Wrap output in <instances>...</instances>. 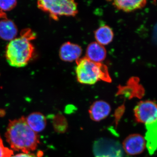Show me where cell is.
<instances>
[{
  "instance_id": "obj_1",
  "label": "cell",
  "mask_w": 157,
  "mask_h": 157,
  "mask_svg": "<svg viewBox=\"0 0 157 157\" xmlns=\"http://www.w3.org/2000/svg\"><path fill=\"white\" fill-rule=\"evenodd\" d=\"M6 137L11 148L25 153L35 150L39 143V136L30 128L24 117L10 121Z\"/></svg>"
},
{
  "instance_id": "obj_2",
  "label": "cell",
  "mask_w": 157,
  "mask_h": 157,
  "mask_svg": "<svg viewBox=\"0 0 157 157\" xmlns=\"http://www.w3.org/2000/svg\"><path fill=\"white\" fill-rule=\"evenodd\" d=\"M76 72L77 81L81 84L93 85L98 81H112L108 68L101 63H95L86 57L76 61Z\"/></svg>"
},
{
  "instance_id": "obj_3",
  "label": "cell",
  "mask_w": 157,
  "mask_h": 157,
  "mask_svg": "<svg viewBox=\"0 0 157 157\" xmlns=\"http://www.w3.org/2000/svg\"><path fill=\"white\" fill-rule=\"evenodd\" d=\"M33 39L26 36L16 38L9 42L6 49V57L11 67H25L33 57L34 47L30 42Z\"/></svg>"
},
{
  "instance_id": "obj_4",
  "label": "cell",
  "mask_w": 157,
  "mask_h": 157,
  "mask_svg": "<svg viewBox=\"0 0 157 157\" xmlns=\"http://www.w3.org/2000/svg\"><path fill=\"white\" fill-rule=\"evenodd\" d=\"M37 5L55 20L61 16H74L78 13L77 3L72 0H42Z\"/></svg>"
},
{
  "instance_id": "obj_5",
  "label": "cell",
  "mask_w": 157,
  "mask_h": 157,
  "mask_svg": "<svg viewBox=\"0 0 157 157\" xmlns=\"http://www.w3.org/2000/svg\"><path fill=\"white\" fill-rule=\"evenodd\" d=\"M135 119L138 122L148 125L157 121V104L151 101H141L134 109Z\"/></svg>"
},
{
  "instance_id": "obj_6",
  "label": "cell",
  "mask_w": 157,
  "mask_h": 157,
  "mask_svg": "<svg viewBox=\"0 0 157 157\" xmlns=\"http://www.w3.org/2000/svg\"><path fill=\"white\" fill-rule=\"evenodd\" d=\"M95 157H123V152L117 142L101 139L96 141L94 147Z\"/></svg>"
},
{
  "instance_id": "obj_7",
  "label": "cell",
  "mask_w": 157,
  "mask_h": 157,
  "mask_svg": "<svg viewBox=\"0 0 157 157\" xmlns=\"http://www.w3.org/2000/svg\"><path fill=\"white\" fill-rule=\"evenodd\" d=\"M146 146V141L142 135L139 134H132L125 138L123 147L128 155H135L143 152Z\"/></svg>"
},
{
  "instance_id": "obj_8",
  "label": "cell",
  "mask_w": 157,
  "mask_h": 157,
  "mask_svg": "<svg viewBox=\"0 0 157 157\" xmlns=\"http://www.w3.org/2000/svg\"><path fill=\"white\" fill-rule=\"evenodd\" d=\"M139 78L137 77L130 78L126 86H119L117 94L124 96L129 99L142 98L144 95V90L143 86L139 84Z\"/></svg>"
},
{
  "instance_id": "obj_9",
  "label": "cell",
  "mask_w": 157,
  "mask_h": 157,
  "mask_svg": "<svg viewBox=\"0 0 157 157\" xmlns=\"http://www.w3.org/2000/svg\"><path fill=\"white\" fill-rule=\"evenodd\" d=\"M82 49L79 45L70 42L63 44L59 49L60 58L65 62H71L79 59Z\"/></svg>"
},
{
  "instance_id": "obj_10",
  "label": "cell",
  "mask_w": 157,
  "mask_h": 157,
  "mask_svg": "<svg viewBox=\"0 0 157 157\" xmlns=\"http://www.w3.org/2000/svg\"><path fill=\"white\" fill-rule=\"evenodd\" d=\"M111 111V107L107 102L98 101L94 102L89 109L90 118L94 121H100L107 117Z\"/></svg>"
},
{
  "instance_id": "obj_11",
  "label": "cell",
  "mask_w": 157,
  "mask_h": 157,
  "mask_svg": "<svg viewBox=\"0 0 157 157\" xmlns=\"http://www.w3.org/2000/svg\"><path fill=\"white\" fill-rule=\"evenodd\" d=\"M86 56V57L92 61L101 63L106 58L107 51L104 46L97 42H93L88 46Z\"/></svg>"
},
{
  "instance_id": "obj_12",
  "label": "cell",
  "mask_w": 157,
  "mask_h": 157,
  "mask_svg": "<svg viewBox=\"0 0 157 157\" xmlns=\"http://www.w3.org/2000/svg\"><path fill=\"white\" fill-rule=\"evenodd\" d=\"M17 34V27L10 20L4 19L0 21V38L7 41L16 38Z\"/></svg>"
},
{
  "instance_id": "obj_13",
  "label": "cell",
  "mask_w": 157,
  "mask_h": 157,
  "mask_svg": "<svg viewBox=\"0 0 157 157\" xmlns=\"http://www.w3.org/2000/svg\"><path fill=\"white\" fill-rule=\"evenodd\" d=\"M25 119L29 126L36 133L42 132L46 127V118L41 113H33Z\"/></svg>"
},
{
  "instance_id": "obj_14",
  "label": "cell",
  "mask_w": 157,
  "mask_h": 157,
  "mask_svg": "<svg viewBox=\"0 0 157 157\" xmlns=\"http://www.w3.org/2000/svg\"><path fill=\"white\" fill-rule=\"evenodd\" d=\"M146 1H130L117 0L113 2V5L118 10L125 12H131L141 9L146 5Z\"/></svg>"
},
{
  "instance_id": "obj_15",
  "label": "cell",
  "mask_w": 157,
  "mask_h": 157,
  "mask_svg": "<svg viewBox=\"0 0 157 157\" xmlns=\"http://www.w3.org/2000/svg\"><path fill=\"white\" fill-rule=\"evenodd\" d=\"M94 36L97 42L104 46L108 45L112 42L114 34L112 29L109 26L104 25L96 30Z\"/></svg>"
},
{
  "instance_id": "obj_16",
  "label": "cell",
  "mask_w": 157,
  "mask_h": 157,
  "mask_svg": "<svg viewBox=\"0 0 157 157\" xmlns=\"http://www.w3.org/2000/svg\"><path fill=\"white\" fill-rule=\"evenodd\" d=\"M146 127V146L149 153L152 154L157 149V121Z\"/></svg>"
},
{
  "instance_id": "obj_17",
  "label": "cell",
  "mask_w": 157,
  "mask_h": 157,
  "mask_svg": "<svg viewBox=\"0 0 157 157\" xmlns=\"http://www.w3.org/2000/svg\"><path fill=\"white\" fill-rule=\"evenodd\" d=\"M53 125L57 132H63L67 129V121L61 115H57L55 117L54 119Z\"/></svg>"
},
{
  "instance_id": "obj_18",
  "label": "cell",
  "mask_w": 157,
  "mask_h": 157,
  "mask_svg": "<svg viewBox=\"0 0 157 157\" xmlns=\"http://www.w3.org/2000/svg\"><path fill=\"white\" fill-rule=\"evenodd\" d=\"M16 1H0V9L2 11H10L16 6Z\"/></svg>"
},
{
  "instance_id": "obj_19",
  "label": "cell",
  "mask_w": 157,
  "mask_h": 157,
  "mask_svg": "<svg viewBox=\"0 0 157 157\" xmlns=\"http://www.w3.org/2000/svg\"><path fill=\"white\" fill-rule=\"evenodd\" d=\"M13 154L12 150L4 146L2 140L0 138V157H11Z\"/></svg>"
},
{
  "instance_id": "obj_20",
  "label": "cell",
  "mask_w": 157,
  "mask_h": 157,
  "mask_svg": "<svg viewBox=\"0 0 157 157\" xmlns=\"http://www.w3.org/2000/svg\"><path fill=\"white\" fill-rule=\"evenodd\" d=\"M11 157H38L36 155L30 153H22L14 155L11 156Z\"/></svg>"
},
{
  "instance_id": "obj_21",
  "label": "cell",
  "mask_w": 157,
  "mask_h": 157,
  "mask_svg": "<svg viewBox=\"0 0 157 157\" xmlns=\"http://www.w3.org/2000/svg\"><path fill=\"white\" fill-rule=\"evenodd\" d=\"M153 39H154V42L157 43V24L155 25L154 29Z\"/></svg>"
}]
</instances>
